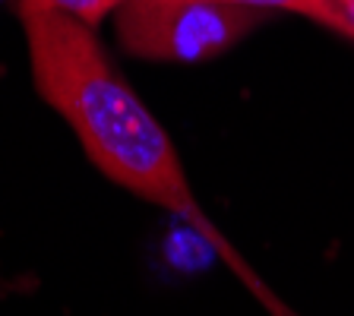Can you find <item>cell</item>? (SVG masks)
Listing matches in <instances>:
<instances>
[{
  "label": "cell",
  "mask_w": 354,
  "mask_h": 316,
  "mask_svg": "<svg viewBox=\"0 0 354 316\" xmlns=\"http://www.w3.org/2000/svg\"><path fill=\"white\" fill-rule=\"evenodd\" d=\"M225 3L250 7V10H259V13H272V10H281V13H297V16H307V19L326 26V29L339 32V35L351 38L348 22L342 19L339 7H335L332 0H225Z\"/></svg>",
  "instance_id": "cell-3"
},
{
  "label": "cell",
  "mask_w": 354,
  "mask_h": 316,
  "mask_svg": "<svg viewBox=\"0 0 354 316\" xmlns=\"http://www.w3.org/2000/svg\"><path fill=\"white\" fill-rule=\"evenodd\" d=\"M335 7H339L342 19L348 22V29H351V38H354V0H332Z\"/></svg>",
  "instance_id": "cell-5"
},
{
  "label": "cell",
  "mask_w": 354,
  "mask_h": 316,
  "mask_svg": "<svg viewBox=\"0 0 354 316\" xmlns=\"http://www.w3.org/2000/svg\"><path fill=\"white\" fill-rule=\"evenodd\" d=\"M114 16L127 54L165 64L218 57L266 19L259 10L225 0H127Z\"/></svg>",
  "instance_id": "cell-2"
},
{
  "label": "cell",
  "mask_w": 354,
  "mask_h": 316,
  "mask_svg": "<svg viewBox=\"0 0 354 316\" xmlns=\"http://www.w3.org/2000/svg\"><path fill=\"white\" fill-rule=\"evenodd\" d=\"M16 3H19V16L60 13V16H70V19H80L88 29H95L102 19L118 13L127 0H16Z\"/></svg>",
  "instance_id": "cell-4"
},
{
  "label": "cell",
  "mask_w": 354,
  "mask_h": 316,
  "mask_svg": "<svg viewBox=\"0 0 354 316\" xmlns=\"http://www.w3.org/2000/svg\"><path fill=\"white\" fill-rule=\"evenodd\" d=\"M22 32L38 95L80 136L88 162L118 187L184 219L234 263L243 279L253 281L247 266L199 209L171 136L111 64L95 32L60 13L22 16Z\"/></svg>",
  "instance_id": "cell-1"
}]
</instances>
